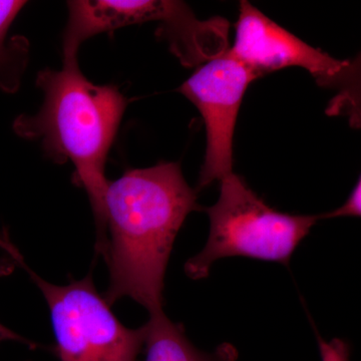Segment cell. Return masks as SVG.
I'll use <instances>...</instances> for the list:
<instances>
[{
    "label": "cell",
    "instance_id": "obj_1",
    "mask_svg": "<svg viewBox=\"0 0 361 361\" xmlns=\"http://www.w3.org/2000/svg\"><path fill=\"white\" fill-rule=\"evenodd\" d=\"M200 209L179 164L130 170L109 182L104 257L110 272L104 295L109 305L130 297L149 316L164 312V280L176 237L187 216Z\"/></svg>",
    "mask_w": 361,
    "mask_h": 361
},
{
    "label": "cell",
    "instance_id": "obj_2",
    "mask_svg": "<svg viewBox=\"0 0 361 361\" xmlns=\"http://www.w3.org/2000/svg\"><path fill=\"white\" fill-rule=\"evenodd\" d=\"M37 85L44 92L42 108L35 115L18 116L13 129L21 137L39 142L54 163L71 161L73 180L87 192L94 212L97 252L104 257L109 184L104 168L128 99L116 85L90 82L78 63H63L59 71H40Z\"/></svg>",
    "mask_w": 361,
    "mask_h": 361
},
{
    "label": "cell",
    "instance_id": "obj_3",
    "mask_svg": "<svg viewBox=\"0 0 361 361\" xmlns=\"http://www.w3.org/2000/svg\"><path fill=\"white\" fill-rule=\"evenodd\" d=\"M210 234L200 253L185 265L192 279L208 276L218 259L243 256L288 265L317 215H290L273 210L234 173L221 180L220 196L205 209Z\"/></svg>",
    "mask_w": 361,
    "mask_h": 361
},
{
    "label": "cell",
    "instance_id": "obj_4",
    "mask_svg": "<svg viewBox=\"0 0 361 361\" xmlns=\"http://www.w3.org/2000/svg\"><path fill=\"white\" fill-rule=\"evenodd\" d=\"M23 268L42 291L51 313L59 361H135L145 344L144 326L130 329L111 312L92 275L68 285L49 283Z\"/></svg>",
    "mask_w": 361,
    "mask_h": 361
},
{
    "label": "cell",
    "instance_id": "obj_5",
    "mask_svg": "<svg viewBox=\"0 0 361 361\" xmlns=\"http://www.w3.org/2000/svg\"><path fill=\"white\" fill-rule=\"evenodd\" d=\"M257 78L227 49L207 61L180 85V94L197 106L205 122L207 149L200 188L232 174L237 116L249 85Z\"/></svg>",
    "mask_w": 361,
    "mask_h": 361
},
{
    "label": "cell",
    "instance_id": "obj_6",
    "mask_svg": "<svg viewBox=\"0 0 361 361\" xmlns=\"http://www.w3.org/2000/svg\"><path fill=\"white\" fill-rule=\"evenodd\" d=\"M229 54L257 77L282 68L298 66L311 73L319 85H334L348 77L355 68L311 47L287 32L250 2H240L234 44Z\"/></svg>",
    "mask_w": 361,
    "mask_h": 361
},
{
    "label": "cell",
    "instance_id": "obj_7",
    "mask_svg": "<svg viewBox=\"0 0 361 361\" xmlns=\"http://www.w3.org/2000/svg\"><path fill=\"white\" fill-rule=\"evenodd\" d=\"M68 18L63 35V63H78L80 45L90 37L127 26L160 21L168 0H75L68 2Z\"/></svg>",
    "mask_w": 361,
    "mask_h": 361
},
{
    "label": "cell",
    "instance_id": "obj_8",
    "mask_svg": "<svg viewBox=\"0 0 361 361\" xmlns=\"http://www.w3.org/2000/svg\"><path fill=\"white\" fill-rule=\"evenodd\" d=\"M146 361H215L192 345L179 324L161 312L145 324Z\"/></svg>",
    "mask_w": 361,
    "mask_h": 361
},
{
    "label": "cell",
    "instance_id": "obj_9",
    "mask_svg": "<svg viewBox=\"0 0 361 361\" xmlns=\"http://www.w3.org/2000/svg\"><path fill=\"white\" fill-rule=\"evenodd\" d=\"M25 1L0 0V87L13 92L20 87L21 75L27 61L28 44L23 37L6 45V35Z\"/></svg>",
    "mask_w": 361,
    "mask_h": 361
},
{
    "label": "cell",
    "instance_id": "obj_10",
    "mask_svg": "<svg viewBox=\"0 0 361 361\" xmlns=\"http://www.w3.org/2000/svg\"><path fill=\"white\" fill-rule=\"evenodd\" d=\"M361 212V183L358 180L357 184L353 188V192L349 195L348 200L336 210L332 212L320 215V219L337 217H360Z\"/></svg>",
    "mask_w": 361,
    "mask_h": 361
},
{
    "label": "cell",
    "instance_id": "obj_11",
    "mask_svg": "<svg viewBox=\"0 0 361 361\" xmlns=\"http://www.w3.org/2000/svg\"><path fill=\"white\" fill-rule=\"evenodd\" d=\"M16 260L11 257H0V276H6L11 274L16 267ZM6 341H13L25 343L28 348L35 349L37 348V344L25 339V337L18 336L13 330L6 329L4 325L0 324V343Z\"/></svg>",
    "mask_w": 361,
    "mask_h": 361
},
{
    "label": "cell",
    "instance_id": "obj_12",
    "mask_svg": "<svg viewBox=\"0 0 361 361\" xmlns=\"http://www.w3.org/2000/svg\"><path fill=\"white\" fill-rule=\"evenodd\" d=\"M323 361H348V350L345 344L341 341L330 343L320 341Z\"/></svg>",
    "mask_w": 361,
    "mask_h": 361
},
{
    "label": "cell",
    "instance_id": "obj_13",
    "mask_svg": "<svg viewBox=\"0 0 361 361\" xmlns=\"http://www.w3.org/2000/svg\"><path fill=\"white\" fill-rule=\"evenodd\" d=\"M0 248L6 252L9 256L16 255L18 249L9 241L8 236L0 234Z\"/></svg>",
    "mask_w": 361,
    "mask_h": 361
}]
</instances>
